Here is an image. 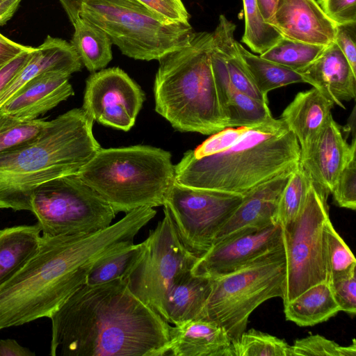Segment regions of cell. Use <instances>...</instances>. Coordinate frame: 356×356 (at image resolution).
Listing matches in <instances>:
<instances>
[{
  "instance_id": "1",
  "label": "cell",
  "mask_w": 356,
  "mask_h": 356,
  "mask_svg": "<svg viewBox=\"0 0 356 356\" xmlns=\"http://www.w3.org/2000/svg\"><path fill=\"white\" fill-rule=\"evenodd\" d=\"M154 217L151 208L141 207L95 233L42 235L35 255L0 286V331L50 318L86 284L96 266L134 244L136 236Z\"/></svg>"
},
{
  "instance_id": "2",
  "label": "cell",
  "mask_w": 356,
  "mask_h": 356,
  "mask_svg": "<svg viewBox=\"0 0 356 356\" xmlns=\"http://www.w3.org/2000/svg\"><path fill=\"white\" fill-rule=\"evenodd\" d=\"M51 356H165L171 324L127 279L85 284L50 316Z\"/></svg>"
},
{
  "instance_id": "3",
  "label": "cell",
  "mask_w": 356,
  "mask_h": 356,
  "mask_svg": "<svg viewBox=\"0 0 356 356\" xmlns=\"http://www.w3.org/2000/svg\"><path fill=\"white\" fill-rule=\"evenodd\" d=\"M300 147L280 119L245 127L228 148L201 158L191 150L175 165V181L195 188L245 196L260 184L288 172L300 162Z\"/></svg>"
},
{
  "instance_id": "4",
  "label": "cell",
  "mask_w": 356,
  "mask_h": 356,
  "mask_svg": "<svg viewBox=\"0 0 356 356\" xmlns=\"http://www.w3.org/2000/svg\"><path fill=\"white\" fill-rule=\"evenodd\" d=\"M94 120L73 108L48 121L35 138L0 154V209L31 211L35 189L54 178L77 173L101 148Z\"/></svg>"
},
{
  "instance_id": "5",
  "label": "cell",
  "mask_w": 356,
  "mask_h": 356,
  "mask_svg": "<svg viewBox=\"0 0 356 356\" xmlns=\"http://www.w3.org/2000/svg\"><path fill=\"white\" fill-rule=\"evenodd\" d=\"M145 239L146 251L127 279L131 291L170 324L197 318L211 291V279L195 276L199 257L181 241L165 208Z\"/></svg>"
},
{
  "instance_id": "6",
  "label": "cell",
  "mask_w": 356,
  "mask_h": 356,
  "mask_svg": "<svg viewBox=\"0 0 356 356\" xmlns=\"http://www.w3.org/2000/svg\"><path fill=\"white\" fill-rule=\"evenodd\" d=\"M212 33L195 32L190 43L161 58L155 111L175 129L211 135L227 128L211 68Z\"/></svg>"
},
{
  "instance_id": "7",
  "label": "cell",
  "mask_w": 356,
  "mask_h": 356,
  "mask_svg": "<svg viewBox=\"0 0 356 356\" xmlns=\"http://www.w3.org/2000/svg\"><path fill=\"white\" fill-rule=\"evenodd\" d=\"M76 174L116 213L163 206L175 181L171 154L141 145L101 147Z\"/></svg>"
},
{
  "instance_id": "8",
  "label": "cell",
  "mask_w": 356,
  "mask_h": 356,
  "mask_svg": "<svg viewBox=\"0 0 356 356\" xmlns=\"http://www.w3.org/2000/svg\"><path fill=\"white\" fill-rule=\"evenodd\" d=\"M80 17L136 60H159L188 45L195 33L190 23L167 22L135 0H83Z\"/></svg>"
},
{
  "instance_id": "9",
  "label": "cell",
  "mask_w": 356,
  "mask_h": 356,
  "mask_svg": "<svg viewBox=\"0 0 356 356\" xmlns=\"http://www.w3.org/2000/svg\"><path fill=\"white\" fill-rule=\"evenodd\" d=\"M286 275L282 243L232 273L212 278L210 293L197 318L216 323L232 341H236L256 308L270 298H284Z\"/></svg>"
},
{
  "instance_id": "10",
  "label": "cell",
  "mask_w": 356,
  "mask_h": 356,
  "mask_svg": "<svg viewBox=\"0 0 356 356\" xmlns=\"http://www.w3.org/2000/svg\"><path fill=\"white\" fill-rule=\"evenodd\" d=\"M31 212L42 235H85L111 225L116 213L76 173L58 177L38 186Z\"/></svg>"
},
{
  "instance_id": "11",
  "label": "cell",
  "mask_w": 356,
  "mask_h": 356,
  "mask_svg": "<svg viewBox=\"0 0 356 356\" xmlns=\"http://www.w3.org/2000/svg\"><path fill=\"white\" fill-rule=\"evenodd\" d=\"M328 195L310 181L296 218L282 227L286 270L283 305L310 286L327 282L325 229L330 220Z\"/></svg>"
},
{
  "instance_id": "12",
  "label": "cell",
  "mask_w": 356,
  "mask_h": 356,
  "mask_svg": "<svg viewBox=\"0 0 356 356\" xmlns=\"http://www.w3.org/2000/svg\"><path fill=\"white\" fill-rule=\"evenodd\" d=\"M243 198L242 195L192 188L175 181L163 206L185 247L200 257L212 247L217 234Z\"/></svg>"
},
{
  "instance_id": "13",
  "label": "cell",
  "mask_w": 356,
  "mask_h": 356,
  "mask_svg": "<svg viewBox=\"0 0 356 356\" xmlns=\"http://www.w3.org/2000/svg\"><path fill=\"white\" fill-rule=\"evenodd\" d=\"M145 95L119 67L92 72L86 80L82 109L94 121L127 131L134 125Z\"/></svg>"
},
{
  "instance_id": "14",
  "label": "cell",
  "mask_w": 356,
  "mask_h": 356,
  "mask_svg": "<svg viewBox=\"0 0 356 356\" xmlns=\"http://www.w3.org/2000/svg\"><path fill=\"white\" fill-rule=\"evenodd\" d=\"M283 243L278 223L245 232L214 244L195 263V276L217 277L232 273Z\"/></svg>"
},
{
  "instance_id": "15",
  "label": "cell",
  "mask_w": 356,
  "mask_h": 356,
  "mask_svg": "<svg viewBox=\"0 0 356 356\" xmlns=\"http://www.w3.org/2000/svg\"><path fill=\"white\" fill-rule=\"evenodd\" d=\"M355 146V138H353L351 143L348 144L339 125L330 115L315 140L300 152L299 163L310 181L330 195L340 171Z\"/></svg>"
},
{
  "instance_id": "16",
  "label": "cell",
  "mask_w": 356,
  "mask_h": 356,
  "mask_svg": "<svg viewBox=\"0 0 356 356\" xmlns=\"http://www.w3.org/2000/svg\"><path fill=\"white\" fill-rule=\"evenodd\" d=\"M292 172H288L267 181L245 195L217 234L213 245L232 236L277 223L276 218L281 195Z\"/></svg>"
},
{
  "instance_id": "17",
  "label": "cell",
  "mask_w": 356,
  "mask_h": 356,
  "mask_svg": "<svg viewBox=\"0 0 356 356\" xmlns=\"http://www.w3.org/2000/svg\"><path fill=\"white\" fill-rule=\"evenodd\" d=\"M271 24L284 38L323 46L334 42L337 27L316 0H278Z\"/></svg>"
},
{
  "instance_id": "18",
  "label": "cell",
  "mask_w": 356,
  "mask_h": 356,
  "mask_svg": "<svg viewBox=\"0 0 356 356\" xmlns=\"http://www.w3.org/2000/svg\"><path fill=\"white\" fill-rule=\"evenodd\" d=\"M70 76L58 71L37 75L0 107V115L18 120L36 119L74 95Z\"/></svg>"
},
{
  "instance_id": "19",
  "label": "cell",
  "mask_w": 356,
  "mask_h": 356,
  "mask_svg": "<svg viewBox=\"0 0 356 356\" xmlns=\"http://www.w3.org/2000/svg\"><path fill=\"white\" fill-rule=\"evenodd\" d=\"M334 105L345 108L342 102L356 95V73L334 42L325 45L309 65L296 71Z\"/></svg>"
},
{
  "instance_id": "20",
  "label": "cell",
  "mask_w": 356,
  "mask_h": 356,
  "mask_svg": "<svg viewBox=\"0 0 356 356\" xmlns=\"http://www.w3.org/2000/svg\"><path fill=\"white\" fill-rule=\"evenodd\" d=\"M210 59L218 99L228 127H250L273 121L268 102L254 99L232 83L223 57L211 40Z\"/></svg>"
},
{
  "instance_id": "21",
  "label": "cell",
  "mask_w": 356,
  "mask_h": 356,
  "mask_svg": "<svg viewBox=\"0 0 356 356\" xmlns=\"http://www.w3.org/2000/svg\"><path fill=\"white\" fill-rule=\"evenodd\" d=\"M232 340L216 323L202 318L175 325L167 355L232 356Z\"/></svg>"
},
{
  "instance_id": "22",
  "label": "cell",
  "mask_w": 356,
  "mask_h": 356,
  "mask_svg": "<svg viewBox=\"0 0 356 356\" xmlns=\"http://www.w3.org/2000/svg\"><path fill=\"white\" fill-rule=\"evenodd\" d=\"M82 63L72 45L47 35L44 42L0 96V107L33 78L43 72L58 71L71 75L81 70Z\"/></svg>"
},
{
  "instance_id": "23",
  "label": "cell",
  "mask_w": 356,
  "mask_h": 356,
  "mask_svg": "<svg viewBox=\"0 0 356 356\" xmlns=\"http://www.w3.org/2000/svg\"><path fill=\"white\" fill-rule=\"evenodd\" d=\"M334 104L318 90L298 92L282 112L280 119L296 137L300 152L305 150L325 126Z\"/></svg>"
},
{
  "instance_id": "24",
  "label": "cell",
  "mask_w": 356,
  "mask_h": 356,
  "mask_svg": "<svg viewBox=\"0 0 356 356\" xmlns=\"http://www.w3.org/2000/svg\"><path fill=\"white\" fill-rule=\"evenodd\" d=\"M42 237L39 225H21L0 229V286L35 255Z\"/></svg>"
},
{
  "instance_id": "25",
  "label": "cell",
  "mask_w": 356,
  "mask_h": 356,
  "mask_svg": "<svg viewBox=\"0 0 356 356\" xmlns=\"http://www.w3.org/2000/svg\"><path fill=\"white\" fill-rule=\"evenodd\" d=\"M284 307L286 319L302 327L325 322L341 312L327 281L310 286Z\"/></svg>"
},
{
  "instance_id": "26",
  "label": "cell",
  "mask_w": 356,
  "mask_h": 356,
  "mask_svg": "<svg viewBox=\"0 0 356 356\" xmlns=\"http://www.w3.org/2000/svg\"><path fill=\"white\" fill-rule=\"evenodd\" d=\"M74 32L70 44L81 63L91 72L102 69L112 60V42L101 29L79 17L73 24Z\"/></svg>"
},
{
  "instance_id": "27",
  "label": "cell",
  "mask_w": 356,
  "mask_h": 356,
  "mask_svg": "<svg viewBox=\"0 0 356 356\" xmlns=\"http://www.w3.org/2000/svg\"><path fill=\"white\" fill-rule=\"evenodd\" d=\"M239 54L257 87L261 93L295 83H305L296 71L257 56L236 42Z\"/></svg>"
},
{
  "instance_id": "28",
  "label": "cell",
  "mask_w": 356,
  "mask_h": 356,
  "mask_svg": "<svg viewBox=\"0 0 356 356\" xmlns=\"http://www.w3.org/2000/svg\"><path fill=\"white\" fill-rule=\"evenodd\" d=\"M146 247L145 240L106 259L90 273L86 284H98L114 280L127 279L143 259Z\"/></svg>"
},
{
  "instance_id": "29",
  "label": "cell",
  "mask_w": 356,
  "mask_h": 356,
  "mask_svg": "<svg viewBox=\"0 0 356 356\" xmlns=\"http://www.w3.org/2000/svg\"><path fill=\"white\" fill-rule=\"evenodd\" d=\"M245 31L241 41L259 55L275 45L283 38L280 32L262 17L256 0H243Z\"/></svg>"
},
{
  "instance_id": "30",
  "label": "cell",
  "mask_w": 356,
  "mask_h": 356,
  "mask_svg": "<svg viewBox=\"0 0 356 356\" xmlns=\"http://www.w3.org/2000/svg\"><path fill=\"white\" fill-rule=\"evenodd\" d=\"M325 46L282 38L273 47L259 56L266 60L297 71L312 62Z\"/></svg>"
},
{
  "instance_id": "31",
  "label": "cell",
  "mask_w": 356,
  "mask_h": 356,
  "mask_svg": "<svg viewBox=\"0 0 356 356\" xmlns=\"http://www.w3.org/2000/svg\"><path fill=\"white\" fill-rule=\"evenodd\" d=\"M291 346L284 339L255 329L245 331L232 342V356H290Z\"/></svg>"
},
{
  "instance_id": "32",
  "label": "cell",
  "mask_w": 356,
  "mask_h": 356,
  "mask_svg": "<svg viewBox=\"0 0 356 356\" xmlns=\"http://www.w3.org/2000/svg\"><path fill=\"white\" fill-rule=\"evenodd\" d=\"M309 184L310 179L299 163L291 173L280 200L276 221L282 227L296 218L305 200Z\"/></svg>"
},
{
  "instance_id": "33",
  "label": "cell",
  "mask_w": 356,
  "mask_h": 356,
  "mask_svg": "<svg viewBox=\"0 0 356 356\" xmlns=\"http://www.w3.org/2000/svg\"><path fill=\"white\" fill-rule=\"evenodd\" d=\"M325 239L327 282H330L356 268V260L330 220L325 225Z\"/></svg>"
},
{
  "instance_id": "34",
  "label": "cell",
  "mask_w": 356,
  "mask_h": 356,
  "mask_svg": "<svg viewBox=\"0 0 356 356\" xmlns=\"http://www.w3.org/2000/svg\"><path fill=\"white\" fill-rule=\"evenodd\" d=\"M47 123L42 119L18 120L0 115V154L35 138Z\"/></svg>"
},
{
  "instance_id": "35",
  "label": "cell",
  "mask_w": 356,
  "mask_h": 356,
  "mask_svg": "<svg viewBox=\"0 0 356 356\" xmlns=\"http://www.w3.org/2000/svg\"><path fill=\"white\" fill-rule=\"evenodd\" d=\"M290 356H356V343L340 346L320 334H311L297 339L291 346Z\"/></svg>"
},
{
  "instance_id": "36",
  "label": "cell",
  "mask_w": 356,
  "mask_h": 356,
  "mask_svg": "<svg viewBox=\"0 0 356 356\" xmlns=\"http://www.w3.org/2000/svg\"><path fill=\"white\" fill-rule=\"evenodd\" d=\"M356 146L353 148L332 187L335 204L351 210L356 209Z\"/></svg>"
},
{
  "instance_id": "37",
  "label": "cell",
  "mask_w": 356,
  "mask_h": 356,
  "mask_svg": "<svg viewBox=\"0 0 356 356\" xmlns=\"http://www.w3.org/2000/svg\"><path fill=\"white\" fill-rule=\"evenodd\" d=\"M355 268L329 282L334 297L341 309L349 315L356 313Z\"/></svg>"
},
{
  "instance_id": "38",
  "label": "cell",
  "mask_w": 356,
  "mask_h": 356,
  "mask_svg": "<svg viewBox=\"0 0 356 356\" xmlns=\"http://www.w3.org/2000/svg\"><path fill=\"white\" fill-rule=\"evenodd\" d=\"M245 127H228L212 134L195 149L193 156L201 158L221 152L233 145L243 134Z\"/></svg>"
},
{
  "instance_id": "39",
  "label": "cell",
  "mask_w": 356,
  "mask_h": 356,
  "mask_svg": "<svg viewBox=\"0 0 356 356\" xmlns=\"http://www.w3.org/2000/svg\"><path fill=\"white\" fill-rule=\"evenodd\" d=\"M171 23H189L190 15L181 0H135Z\"/></svg>"
},
{
  "instance_id": "40",
  "label": "cell",
  "mask_w": 356,
  "mask_h": 356,
  "mask_svg": "<svg viewBox=\"0 0 356 356\" xmlns=\"http://www.w3.org/2000/svg\"><path fill=\"white\" fill-rule=\"evenodd\" d=\"M317 2L336 24L356 22V0H318Z\"/></svg>"
},
{
  "instance_id": "41",
  "label": "cell",
  "mask_w": 356,
  "mask_h": 356,
  "mask_svg": "<svg viewBox=\"0 0 356 356\" xmlns=\"http://www.w3.org/2000/svg\"><path fill=\"white\" fill-rule=\"evenodd\" d=\"M356 22L337 24L334 42L348 60L356 73Z\"/></svg>"
},
{
  "instance_id": "42",
  "label": "cell",
  "mask_w": 356,
  "mask_h": 356,
  "mask_svg": "<svg viewBox=\"0 0 356 356\" xmlns=\"http://www.w3.org/2000/svg\"><path fill=\"white\" fill-rule=\"evenodd\" d=\"M35 47L27 49L0 67V96L33 56Z\"/></svg>"
},
{
  "instance_id": "43",
  "label": "cell",
  "mask_w": 356,
  "mask_h": 356,
  "mask_svg": "<svg viewBox=\"0 0 356 356\" xmlns=\"http://www.w3.org/2000/svg\"><path fill=\"white\" fill-rule=\"evenodd\" d=\"M29 47L8 39L0 33V67Z\"/></svg>"
},
{
  "instance_id": "44",
  "label": "cell",
  "mask_w": 356,
  "mask_h": 356,
  "mask_svg": "<svg viewBox=\"0 0 356 356\" xmlns=\"http://www.w3.org/2000/svg\"><path fill=\"white\" fill-rule=\"evenodd\" d=\"M29 348L20 345L15 339H0V356H34Z\"/></svg>"
},
{
  "instance_id": "45",
  "label": "cell",
  "mask_w": 356,
  "mask_h": 356,
  "mask_svg": "<svg viewBox=\"0 0 356 356\" xmlns=\"http://www.w3.org/2000/svg\"><path fill=\"white\" fill-rule=\"evenodd\" d=\"M22 0H0V26L5 24L14 15Z\"/></svg>"
},
{
  "instance_id": "46",
  "label": "cell",
  "mask_w": 356,
  "mask_h": 356,
  "mask_svg": "<svg viewBox=\"0 0 356 356\" xmlns=\"http://www.w3.org/2000/svg\"><path fill=\"white\" fill-rule=\"evenodd\" d=\"M72 25L80 17L83 0H59Z\"/></svg>"
},
{
  "instance_id": "47",
  "label": "cell",
  "mask_w": 356,
  "mask_h": 356,
  "mask_svg": "<svg viewBox=\"0 0 356 356\" xmlns=\"http://www.w3.org/2000/svg\"><path fill=\"white\" fill-rule=\"evenodd\" d=\"M278 0H256L258 8L264 17L271 24Z\"/></svg>"
}]
</instances>
